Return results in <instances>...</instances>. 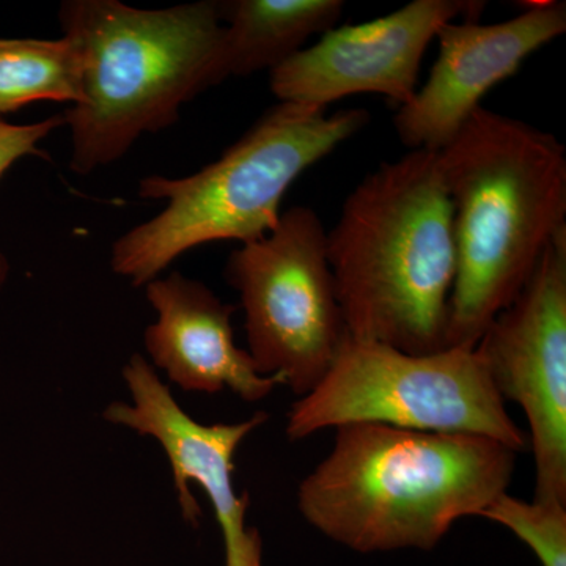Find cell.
<instances>
[{
	"instance_id": "6da1fadb",
	"label": "cell",
	"mask_w": 566,
	"mask_h": 566,
	"mask_svg": "<svg viewBox=\"0 0 566 566\" xmlns=\"http://www.w3.org/2000/svg\"><path fill=\"white\" fill-rule=\"evenodd\" d=\"M516 455L485 436L344 424L300 483L297 509L354 553L431 551L457 521L506 493Z\"/></svg>"
},
{
	"instance_id": "7a4b0ae2",
	"label": "cell",
	"mask_w": 566,
	"mask_h": 566,
	"mask_svg": "<svg viewBox=\"0 0 566 566\" xmlns=\"http://www.w3.org/2000/svg\"><path fill=\"white\" fill-rule=\"evenodd\" d=\"M438 158L457 248L446 348H475L566 229V150L553 134L482 106Z\"/></svg>"
},
{
	"instance_id": "3957f363",
	"label": "cell",
	"mask_w": 566,
	"mask_h": 566,
	"mask_svg": "<svg viewBox=\"0 0 566 566\" xmlns=\"http://www.w3.org/2000/svg\"><path fill=\"white\" fill-rule=\"evenodd\" d=\"M327 262L349 338L409 354L447 349L457 248L438 151H409L368 174L327 232Z\"/></svg>"
},
{
	"instance_id": "277c9868",
	"label": "cell",
	"mask_w": 566,
	"mask_h": 566,
	"mask_svg": "<svg viewBox=\"0 0 566 566\" xmlns=\"http://www.w3.org/2000/svg\"><path fill=\"white\" fill-rule=\"evenodd\" d=\"M59 20L81 57L82 98L63 114L73 172L118 161L144 134L178 122L182 104L227 80L219 2L144 10L69 0Z\"/></svg>"
},
{
	"instance_id": "5b68a950",
	"label": "cell",
	"mask_w": 566,
	"mask_h": 566,
	"mask_svg": "<svg viewBox=\"0 0 566 566\" xmlns=\"http://www.w3.org/2000/svg\"><path fill=\"white\" fill-rule=\"evenodd\" d=\"M370 120L368 112L279 103L218 161L185 178L153 175L142 199L166 208L112 245V270L134 286L158 279L182 253L214 241L252 243L273 232L281 205L301 174Z\"/></svg>"
},
{
	"instance_id": "8992f818",
	"label": "cell",
	"mask_w": 566,
	"mask_h": 566,
	"mask_svg": "<svg viewBox=\"0 0 566 566\" xmlns=\"http://www.w3.org/2000/svg\"><path fill=\"white\" fill-rule=\"evenodd\" d=\"M353 423L485 436L516 453L528 449L475 348L409 354L346 338L319 385L290 409L285 433L303 441Z\"/></svg>"
},
{
	"instance_id": "52a82bcc",
	"label": "cell",
	"mask_w": 566,
	"mask_h": 566,
	"mask_svg": "<svg viewBox=\"0 0 566 566\" xmlns=\"http://www.w3.org/2000/svg\"><path fill=\"white\" fill-rule=\"evenodd\" d=\"M256 371L304 397L319 385L348 331L327 262V232L311 207L283 211L273 232L230 253Z\"/></svg>"
},
{
	"instance_id": "ba28073f",
	"label": "cell",
	"mask_w": 566,
	"mask_h": 566,
	"mask_svg": "<svg viewBox=\"0 0 566 566\" xmlns=\"http://www.w3.org/2000/svg\"><path fill=\"white\" fill-rule=\"evenodd\" d=\"M475 349L502 400L527 417L534 501L566 505V229Z\"/></svg>"
},
{
	"instance_id": "9c48e42d",
	"label": "cell",
	"mask_w": 566,
	"mask_h": 566,
	"mask_svg": "<svg viewBox=\"0 0 566 566\" xmlns=\"http://www.w3.org/2000/svg\"><path fill=\"white\" fill-rule=\"evenodd\" d=\"M485 9L480 0H415L386 17L331 29L271 71V91L281 103L318 109L371 93L405 106L416 95L424 52L439 29L479 21Z\"/></svg>"
},
{
	"instance_id": "30bf717a",
	"label": "cell",
	"mask_w": 566,
	"mask_h": 566,
	"mask_svg": "<svg viewBox=\"0 0 566 566\" xmlns=\"http://www.w3.org/2000/svg\"><path fill=\"white\" fill-rule=\"evenodd\" d=\"M123 379L132 401H114L104 409V419L159 442L172 465L182 520L191 526L199 524L202 509L189 483L202 488L221 526L226 566H263L262 539L255 528L245 526L249 499L234 491L233 472L238 449L266 422L268 415L256 412L237 423L197 422L139 354H134L123 368Z\"/></svg>"
},
{
	"instance_id": "8fae6325",
	"label": "cell",
	"mask_w": 566,
	"mask_h": 566,
	"mask_svg": "<svg viewBox=\"0 0 566 566\" xmlns=\"http://www.w3.org/2000/svg\"><path fill=\"white\" fill-rule=\"evenodd\" d=\"M566 32V6L534 2L495 24L460 20L439 29V55L423 87L398 107L394 123L409 151H439L495 85L513 76L528 55Z\"/></svg>"
},
{
	"instance_id": "7c38bea8",
	"label": "cell",
	"mask_w": 566,
	"mask_h": 566,
	"mask_svg": "<svg viewBox=\"0 0 566 566\" xmlns=\"http://www.w3.org/2000/svg\"><path fill=\"white\" fill-rule=\"evenodd\" d=\"M156 322L145 329L151 367L186 392L230 389L255 403L283 386L277 376L256 371L251 356L234 344V307L223 304L205 283L180 273L145 285Z\"/></svg>"
},
{
	"instance_id": "4fadbf2b",
	"label": "cell",
	"mask_w": 566,
	"mask_h": 566,
	"mask_svg": "<svg viewBox=\"0 0 566 566\" xmlns=\"http://www.w3.org/2000/svg\"><path fill=\"white\" fill-rule=\"evenodd\" d=\"M226 76L271 71L329 32L345 10L342 0H233L219 2Z\"/></svg>"
},
{
	"instance_id": "5bb4252c",
	"label": "cell",
	"mask_w": 566,
	"mask_h": 566,
	"mask_svg": "<svg viewBox=\"0 0 566 566\" xmlns=\"http://www.w3.org/2000/svg\"><path fill=\"white\" fill-rule=\"evenodd\" d=\"M81 57L73 41L0 40V115L35 102L77 104Z\"/></svg>"
},
{
	"instance_id": "9a60e30c",
	"label": "cell",
	"mask_w": 566,
	"mask_h": 566,
	"mask_svg": "<svg viewBox=\"0 0 566 566\" xmlns=\"http://www.w3.org/2000/svg\"><path fill=\"white\" fill-rule=\"evenodd\" d=\"M479 517L509 528L531 547L542 566H566V505L497 495Z\"/></svg>"
},
{
	"instance_id": "2e32d148",
	"label": "cell",
	"mask_w": 566,
	"mask_h": 566,
	"mask_svg": "<svg viewBox=\"0 0 566 566\" xmlns=\"http://www.w3.org/2000/svg\"><path fill=\"white\" fill-rule=\"evenodd\" d=\"M62 125H65L63 115H54L31 125H13V123L0 120V178L14 163L25 156H40L48 159V153L41 150L39 144ZM9 262L0 252V289L9 277Z\"/></svg>"
}]
</instances>
